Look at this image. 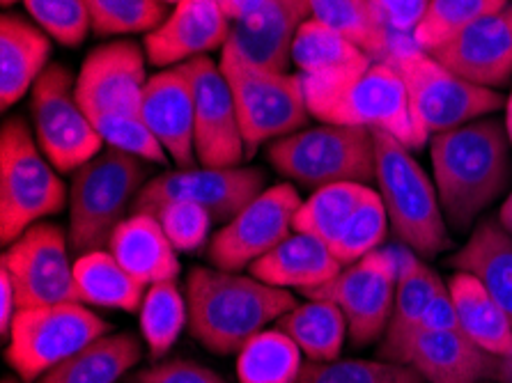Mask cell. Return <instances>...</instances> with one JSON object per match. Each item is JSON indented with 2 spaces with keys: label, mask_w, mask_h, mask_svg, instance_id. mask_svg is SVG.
Masks as SVG:
<instances>
[{
  "label": "cell",
  "mask_w": 512,
  "mask_h": 383,
  "mask_svg": "<svg viewBox=\"0 0 512 383\" xmlns=\"http://www.w3.org/2000/svg\"><path fill=\"white\" fill-rule=\"evenodd\" d=\"M432 182L448 228L469 232L512 184V145L499 117L430 136Z\"/></svg>",
  "instance_id": "obj_1"
},
{
  "label": "cell",
  "mask_w": 512,
  "mask_h": 383,
  "mask_svg": "<svg viewBox=\"0 0 512 383\" xmlns=\"http://www.w3.org/2000/svg\"><path fill=\"white\" fill-rule=\"evenodd\" d=\"M191 338L219 356L239 354L248 340L297 306L290 289L235 271L193 267L186 278Z\"/></svg>",
  "instance_id": "obj_2"
},
{
  "label": "cell",
  "mask_w": 512,
  "mask_h": 383,
  "mask_svg": "<svg viewBox=\"0 0 512 383\" xmlns=\"http://www.w3.org/2000/svg\"><path fill=\"white\" fill-rule=\"evenodd\" d=\"M301 78L308 111L322 124L386 131L409 150H421L430 140L411 111L405 81L389 60Z\"/></svg>",
  "instance_id": "obj_3"
},
{
  "label": "cell",
  "mask_w": 512,
  "mask_h": 383,
  "mask_svg": "<svg viewBox=\"0 0 512 383\" xmlns=\"http://www.w3.org/2000/svg\"><path fill=\"white\" fill-rule=\"evenodd\" d=\"M152 163L138 156L104 147L88 163L72 173L69 184V248L76 255L106 250L115 230L127 214L145 184L150 182Z\"/></svg>",
  "instance_id": "obj_4"
},
{
  "label": "cell",
  "mask_w": 512,
  "mask_h": 383,
  "mask_svg": "<svg viewBox=\"0 0 512 383\" xmlns=\"http://www.w3.org/2000/svg\"><path fill=\"white\" fill-rule=\"evenodd\" d=\"M377 193L389 214L391 232L402 246L432 260L453 246L437 186L398 138L375 129Z\"/></svg>",
  "instance_id": "obj_5"
},
{
  "label": "cell",
  "mask_w": 512,
  "mask_h": 383,
  "mask_svg": "<svg viewBox=\"0 0 512 383\" xmlns=\"http://www.w3.org/2000/svg\"><path fill=\"white\" fill-rule=\"evenodd\" d=\"M69 189L21 117L0 129V239L12 244L35 223L60 214Z\"/></svg>",
  "instance_id": "obj_6"
},
{
  "label": "cell",
  "mask_w": 512,
  "mask_h": 383,
  "mask_svg": "<svg viewBox=\"0 0 512 383\" xmlns=\"http://www.w3.org/2000/svg\"><path fill=\"white\" fill-rule=\"evenodd\" d=\"M267 161L278 175L313 191L340 182L370 186L377 175L375 134L366 127L320 124L269 143Z\"/></svg>",
  "instance_id": "obj_7"
},
{
  "label": "cell",
  "mask_w": 512,
  "mask_h": 383,
  "mask_svg": "<svg viewBox=\"0 0 512 383\" xmlns=\"http://www.w3.org/2000/svg\"><path fill=\"white\" fill-rule=\"evenodd\" d=\"M219 65L235 97L248 156L262 145L306 129L308 117L313 115L308 111L301 74L274 72L255 65L232 44L221 49Z\"/></svg>",
  "instance_id": "obj_8"
},
{
  "label": "cell",
  "mask_w": 512,
  "mask_h": 383,
  "mask_svg": "<svg viewBox=\"0 0 512 383\" xmlns=\"http://www.w3.org/2000/svg\"><path fill=\"white\" fill-rule=\"evenodd\" d=\"M389 62L405 81L411 111L428 136L494 115L503 106L501 92L464 81L418 49L409 35H400Z\"/></svg>",
  "instance_id": "obj_9"
},
{
  "label": "cell",
  "mask_w": 512,
  "mask_h": 383,
  "mask_svg": "<svg viewBox=\"0 0 512 383\" xmlns=\"http://www.w3.org/2000/svg\"><path fill=\"white\" fill-rule=\"evenodd\" d=\"M108 333L111 324L85 303L21 308L5 340V358L23 383H37L53 367Z\"/></svg>",
  "instance_id": "obj_10"
},
{
  "label": "cell",
  "mask_w": 512,
  "mask_h": 383,
  "mask_svg": "<svg viewBox=\"0 0 512 383\" xmlns=\"http://www.w3.org/2000/svg\"><path fill=\"white\" fill-rule=\"evenodd\" d=\"M30 117L37 143L58 173L72 175L106 147L76 97V76L58 62L30 90Z\"/></svg>",
  "instance_id": "obj_11"
},
{
  "label": "cell",
  "mask_w": 512,
  "mask_h": 383,
  "mask_svg": "<svg viewBox=\"0 0 512 383\" xmlns=\"http://www.w3.org/2000/svg\"><path fill=\"white\" fill-rule=\"evenodd\" d=\"M395 283H398L395 248H379L347 264L331 283L308 292L306 299L336 303L347 319L349 342L354 347H368L384 338L389 328Z\"/></svg>",
  "instance_id": "obj_12"
},
{
  "label": "cell",
  "mask_w": 512,
  "mask_h": 383,
  "mask_svg": "<svg viewBox=\"0 0 512 383\" xmlns=\"http://www.w3.org/2000/svg\"><path fill=\"white\" fill-rule=\"evenodd\" d=\"M67 232L53 223H35L19 239L7 244L0 271L10 276L19 310L58 303H81L69 260Z\"/></svg>",
  "instance_id": "obj_13"
},
{
  "label": "cell",
  "mask_w": 512,
  "mask_h": 383,
  "mask_svg": "<svg viewBox=\"0 0 512 383\" xmlns=\"http://www.w3.org/2000/svg\"><path fill=\"white\" fill-rule=\"evenodd\" d=\"M262 191L265 173L258 168H175L145 184L131 214H157L170 202H191L203 207L214 223H228Z\"/></svg>",
  "instance_id": "obj_14"
},
{
  "label": "cell",
  "mask_w": 512,
  "mask_h": 383,
  "mask_svg": "<svg viewBox=\"0 0 512 383\" xmlns=\"http://www.w3.org/2000/svg\"><path fill=\"white\" fill-rule=\"evenodd\" d=\"M301 202L294 186H269L209 239L207 260L223 271L251 269L294 232Z\"/></svg>",
  "instance_id": "obj_15"
},
{
  "label": "cell",
  "mask_w": 512,
  "mask_h": 383,
  "mask_svg": "<svg viewBox=\"0 0 512 383\" xmlns=\"http://www.w3.org/2000/svg\"><path fill=\"white\" fill-rule=\"evenodd\" d=\"M191 78L196 104V156L198 166L235 168L248 159L242 124L230 83L219 62L198 56L182 62Z\"/></svg>",
  "instance_id": "obj_16"
},
{
  "label": "cell",
  "mask_w": 512,
  "mask_h": 383,
  "mask_svg": "<svg viewBox=\"0 0 512 383\" xmlns=\"http://www.w3.org/2000/svg\"><path fill=\"white\" fill-rule=\"evenodd\" d=\"M147 62L145 49L131 39H115L85 56L76 97L90 120L104 113H141Z\"/></svg>",
  "instance_id": "obj_17"
},
{
  "label": "cell",
  "mask_w": 512,
  "mask_h": 383,
  "mask_svg": "<svg viewBox=\"0 0 512 383\" xmlns=\"http://www.w3.org/2000/svg\"><path fill=\"white\" fill-rule=\"evenodd\" d=\"M428 53L478 88H506L512 81V3Z\"/></svg>",
  "instance_id": "obj_18"
},
{
  "label": "cell",
  "mask_w": 512,
  "mask_h": 383,
  "mask_svg": "<svg viewBox=\"0 0 512 383\" xmlns=\"http://www.w3.org/2000/svg\"><path fill=\"white\" fill-rule=\"evenodd\" d=\"M141 117L177 168H196V104L191 78L182 65L147 78Z\"/></svg>",
  "instance_id": "obj_19"
},
{
  "label": "cell",
  "mask_w": 512,
  "mask_h": 383,
  "mask_svg": "<svg viewBox=\"0 0 512 383\" xmlns=\"http://www.w3.org/2000/svg\"><path fill=\"white\" fill-rule=\"evenodd\" d=\"M230 19L216 0H182L159 28L145 35L143 49L150 65L177 67L209 51L223 49L230 39Z\"/></svg>",
  "instance_id": "obj_20"
},
{
  "label": "cell",
  "mask_w": 512,
  "mask_h": 383,
  "mask_svg": "<svg viewBox=\"0 0 512 383\" xmlns=\"http://www.w3.org/2000/svg\"><path fill=\"white\" fill-rule=\"evenodd\" d=\"M402 363L414 367L428 383H496L501 358L480 349L457 328L411 335Z\"/></svg>",
  "instance_id": "obj_21"
},
{
  "label": "cell",
  "mask_w": 512,
  "mask_h": 383,
  "mask_svg": "<svg viewBox=\"0 0 512 383\" xmlns=\"http://www.w3.org/2000/svg\"><path fill=\"white\" fill-rule=\"evenodd\" d=\"M308 19V0H265L260 10L232 23L228 44L255 65L287 72L292 62L294 37Z\"/></svg>",
  "instance_id": "obj_22"
},
{
  "label": "cell",
  "mask_w": 512,
  "mask_h": 383,
  "mask_svg": "<svg viewBox=\"0 0 512 383\" xmlns=\"http://www.w3.org/2000/svg\"><path fill=\"white\" fill-rule=\"evenodd\" d=\"M395 257H398V283H395L391 322L384 333L382 347H379V358L402 363L407 342L421 322L423 312L446 285L439 273L407 246H395Z\"/></svg>",
  "instance_id": "obj_23"
},
{
  "label": "cell",
  "mask_w": 512,
  "mask_h": 383,
  "mask_svg": "<svg viewBox=\"0 0 512 383\" xmlns=\"http://www.w3.org/2000/svg\"><path fill=\"white\" fill-rule=\"evenodd\" d=\"M340 271L343 264L333 255V250L317 237L301 232H292L271 253L251 264V276L260 278L262 283L281 289H299L304 296L331 283Z\"/></svg>",
  "instance_id": "obj_24"
},
{
  "label": "cell",
  "mask_w": 512,
  "mask_h": 383,
  "mask_svg": "<svg viewBox=\"0 0 512 383\" xmlns=\"http://www.w3.org/2000/svg\"><path fill=\"white\" fill-rule=\"evenodd\" d=\"M51 37L28 19L5 12L0 19V106L3 111L33 90L49 67Z\"/></svg>",
  "instance_id": "obj_25"
},
{
  "label": "cell",
  "mask_w": 512,
  "mask_h": 383,
  "mask_svg": "<svg viewBox=\"0 0 512 383\" xmlns=\"http://www.w3.org/2000/svg\"><path fill=\"white\" fill-rule=\"evenodd\" d=\"M106 250L143 287L180 276L177 250L166 237L159 218L152 214H131L127 221H122Z\"/></svg>",
  "instance_id": "obj_26"
},
{
  "label": "cell",
  "mask_w": 512,
  "mask_h": 383,
  "mask_svg": "<svg viewBox=\"0 0 512 383\" xmlns=\"http://www.w3.org/2000/svg\"><path fill=\"white\" fill-rule=\"evenodd\" d=\"M448 264L478 278L512 322V234L499 218H480Z\"/></svg>",
  "instance_id": "obj_27"
},
{
  "label": "cell",
  "mask_w": 512,
  "mask_h": 383,
  "mask_svg": "<svg viewBox=\"0 0 512 383\" xmlns=\"http://www.w3.org/2000/svg\"><path fill=\"white\" fill-rule=\"evenodd\" d=\"M448 294L457 312L460 331L492 356H512V322L490 292L471 273L455 271L448 280Z\"/></svg>",
  "instance_id": "obj_28"
},
{
  "label": "cell",
  "mask_w": 512,
  "mask_h": 383,
  "mask_svg": "<svg viewBox=\"0 0 512 383\" xmlns=\"http://www.w3.org/2000/svg\"><path fill=\"white\" fill-rule=\"evenodd\" d=\"M141 340L131 331L108 333L65 363L53 367L37 383H118L141 363Z\"/></svg>",
  "instance_id": "obj_29"
},
{
  "label": "cell",
  "mask_w": 512,
  "mask_h": 383,
  "mask_svg": "<svg viewBox=\"0 0 512 383\" xmlns=\"http://www.w3.org/2000/svg\"><path fill=\"white\" fill-rule=\"evenodd\" d=\"M278 331L297 342L308 361H336L349 338L347 319L336 303L308 299L276 322Z\"/></svg>",
  "instance_id": "obj_30"
},
{
  "label": "cell",
  "mask_w": 512,
  "mask_h": 383,
  "mask_svg": "<svg viewBox=\"0 0 512 383\" xmlns=\"http://www.w3.org/2000/svg\"><path fill=\"white\" fill-rule=\"evenodd\" d=\"M74 278L81 303L108 310H141L147 287L131 278L108 250H92L74 262Z\"/></svg>",
  "instance_id": "obj_31"
},
{
  "label": "cell",
  "mask_w": 512,
  "mask_h": 383,
  "mask_svg": "<svg viewBox=\"0 0 512 383\" xmlns=\"http://www.w3.org/2000/svg\"><path fill=\"white\" fill-rule=\"evenodd\" d=\"M308 5L310 17L347 37L372 60L391 58L400 35L386 28L368 0H308Z\"/></svg>",
  "instance_id": "obj_32"
},
{
  "label": "cell",
  "mask_w": 512,
  "mask_h": 383,
  "mask_svg": "<svg viewBox=\"0 0 512 383\" xmlns=\"http://www.w3.org/2000/svg\"><path fill=\"white\" fill-rule=\"evenodd\" d=\"M370 62L368 53L313 17L304 21L292 44V65L299 69L301 76L361 69Z\"/></svg>",
  "instance_id": "obj_33"
},
{
  "label": "cell",
  "mask_w": 512,
  "mask_h": 383,
  "mask_svg": "<svg viewBox=\"0 0 512 383\" xmlns=\"http://www.w3.org/2000/svg\"><path fill=\"white\" fill-rule=\"evenodd\" d=\"M141 335L154 363L164 361L189 324V303L175 280L147 287L141 303Z\"/></svg>",
  "instance_id": "obj_34"
},
{
  "label": "cell",
  "mask_w": 512,
  "mask_h": 383,
  "mask_svg": "<svg viewBox=\"0 0 512 383\" xmlns=\"http://www.w3.org/2000/svg\"><path fill=\"white\" fill-rule=\"evenodd\" d=\"M301 349L283 331H260L237 354L239 383H292L301 365Z\"/></svg>",
  "instance_id": "obj_35"
},
{
  "label": "cell",
  "mask_w": 512,
  "mask_h": 383,
  "mask_svg": "<svg viewBox=\"0 0 512 383\" xmlns=\"http://www.w3.org/2000/svg\"><path fill=\"white\" fill-rule=\"evenodd\" d=\"M368 189L370 186L366 184L340 182L313 191L308 200L301 202L297 216H294V232L310 234L331 246Z\"/></svg>",
  "instance_id": "obj_36"
},
{
  "label": "cell",
  "mask_w": 512,
  "mask_h": 383,
  "mask_svg": "<svg viewBox=\"0 0 512 383\" xmlns=\"http://www.w3.org/2000/svg\"><path fill=\"white\" fill-rule=\"evenodd\" d=\"M508 3L510 0H430L421 23L411 33V42L423 51L437 49L471 23L503 10Z\"/></svg>",
  "instance_id": "obj_37"
},
{
  "label": "cell",
  "mask_w": 512,
  "mask_h": 383,
  "mask_svg": "<svg viewBox=\"0 0 512 383\" xmlns=\"http://www.w3.org/2000/svg\"><path fill=\"white\" fill-rule=\"evenodd\" d=\"M292 383H425L414 367L393 361H361V358H336V361H304Z\"/></svg>",
  "instance_id": "obj_38"
},
{
  "label": "cell",
  "mask_w": 512,
  "mask_h": 383,
  "mask_svg": "<svg viewBox=\"0 0 512 383\" xmlns=\"http://www.w3.org/2000/svg\"><path fill=\"white\" fill-rule=\"evenodd\" d=\"M389 230L391 223L382 198H379L375 189H368V193L359 202V207L347 218L345 228L340 230L336 241L329 248L338 257V262L347 267V264L361 260V257H366L372 250H379Z\"/></svg>",
  "instance_id": "obj_39"
},
{
  "label": "cell",
  "mask_w": 512,
  "mask_h": 383,
  "mask_svg": "<svg viewBox=\"0 0 512 383\" xmlns=\"http://www.w3.org/2000/svg\"><path fill=\"white\" fill-rule=\"evenodd\" d=\"M88 3L92 33L99 37L147 35L159 28L166 14L161 0H85Z\"/></svg>",
  "instance_id": "obj_40"
},
{
  "label": "cell",
  "mask_w": 512,
  "mask_h": 383,
  "mask_svg": "<svg viewBox=\"0 0 512 383\" xmlns=\"http://www.w3.org/2000/svg\"><path fill=\"white\" fill-rule=\"evenodd\" d=\"M106 147L138 156L154 166H168L170 156L147 127L141 113H104L92 117Z\"/></svg>",
  "instance_id": "obj_41"
},
{
  "label": "cell",
  "mask_w": 512,
  "mask_h": 383,
  "mask_svg": "<svg viewBox=\"0 0 512 383\" xmlns=\"http://www.w3.org/2000/svg\"><path fill=\"white\" fill-rule=\"evenodd\" d=\"M33 21L53 42L81 46L92 33V21L85 0H23Z\"/></svg>",
  "instance_id": "obj_42"
},
{
  "label": "cell",
  "mask_w": 512,
  "mask_h": 383,
  "mask_svg": "<svg viewBox=\"0 0 512 383\" xmlns=\"http://www.w3.org/2000/svg\"><path fill=\"white\" fill-rule=\"evenodd\" d=\"M161 228L177 253H198L209 244V230H212V216L203 207L191 202H170L161 207L157 214Z\"/></svg>",
  "instance_id": "obj_43"
},
{
  "label": "cell",
  "mask_w": 512,
  "mask_h": 383,
  "mask_svg": "<svg viewBox=\"0 0 512 383\" xmlns=\"http://www.w3.org/2000/svg\"><path fill=\"white\" fill-rule=\"evenodd\" d=\"M129 383H226L209 367L189 358H173V361H157L152 367L136 372Z\"/></svg>",
  "instance_id": "obj_44"
},
{
  "label": "cell",
  "mask_w": 512,
  "mask_h": 383,
  "mask_svg": "<svg viewBox=\"0 0 512 383\" xmlns=\"http://www.w3.org/2000/svg\"><path fill=\"white\" fill-rule=\"evenodd\" d=\"M377 17L391 28L395 35H409L421 23L430 0H368Z\"/></svg>",
  "instance_id": "obj_45"
},
{
  "label": "cell",
  "mask_w": 512,
  "mask_h": 383,
  "mask_svg": "<svg viewBox=\"0 0 512 383\" xmlns=\"http://www.w3.org/2000/svg\"><path fill=\"white\" fill-rule=\"evenodd\" d=\"M460 328V322H457V312L453 306L451 294H448V285L446 289L434 296L428 310L423 312L421 322L416 326V333H437V331H457ZM411 340V338H409Z\"/></svg>",
  "instance_id": "obj_46"
},
{
  "label": "cell",
  "mask_w": 512,
  "mask_h": 383,
  "mask_svg": "<svg viewBox=\"0 0 512 383\" xmlns=\"http://www.w3.org/2000/svg\"><path fill=\"white\" fill-rule=\"evenodd\" d=\"M19 312L17 292L10 276L5 271H0V338L7 340V335L12 331V322Z\"/></svg>",
  "instance_id": "obj_47"
},
{
  "label": "cell",
  "mask_w": 512,
  "mask_h": 383,
  "mask_svg": "<svg viewBox=\"0 0 512 383\" xmlns=\"http://www.w3.org/2000/svg\"><path fill=\"white\" fill-rule=\"evenodd\" d=\"M223 14L230 19V23L246 19L248 14H253L255 10H260L265 5V0H216Z\"/></svg>",
  "instance_id": "obj_48"
},
{
  "label": "cell",
  "mask_w": 512,
  "mask_h": 383,
  "mask_svg": "<svg viewBox=\"0 0 512 383\" xmlns=\"http://www.w3.org/2000/svg\"><path fill=\"white\" fill-rule=\"evenodd\" d=\"M499 223L512 234V191L506 195V200H503L499 209Z\"/></svg>",
  "instance_id": "obj_49"
},
{
  "label": "cell",
  "mask_w": 512,
  "mask_h": 383,
  "mask_svg": "<svg viewBox=\"0 0 512 383\" xmlns=\"http://www.w3.org/2000/svg\"><path fill=\"white\" fill-rule=\"evenodd\" d=\"M496 383H512V356L501 358L499 379H496Z\"/></svg>",
  "instance_id": "obj_50"
},
{
  "label": "cell",
  "mask_w": 512,
  "mask_h": 383,
  "mask_svg": "<svg viewBox=\"0 0 512 383\" xmlns=\"http://www.w3.org/2000/svg\"><path fill=\"white\" fill-rule=\"evenodd\" d=\"M503 124H506V131H508V138H510V145H512V92H510V97L506 101V120H503Z\"/></svg>",
  "instance_id": "obj_51"
},
{
  "label": "cell",
  "mask_w": 512,
  "mask_h": 383,
  "mask_svg": "<svg viewBox=\"0 0 512 383\" xmlns=\"http://www.w3.org/2000/svg\"><path fill=\"white\" fill-rule=\"evenodd\" d=\"M161 3H170V5H180L182 0H161Z\"/></svg>",
  "instance_id": "obj_52"
},
{
  "label": "cell",
  "mask_w": 512,
  "mask_h": 383,
  "mask_svg": "<svg viewBox=\"0 0 512 383\" xmlns=\"http://www.w3.org/2000/svg\"><path fill=\"white\" fill-rule=\"evenodd\" d=\"M14 3H17V0H3L5 7H10V5H14Z\"/></svg>",
  "instance_id": "obj_53"
},
{
  "label": "cell",
  "mask_w": 512,
  "mask_h": 383,
  "mask_svg": "<svg viewBox=\"0 0 512 383\" xmlns=\"http://www.w3.org/2000/svg\"><path fill=\"white\" fill-rule=\"evenodd\" d=\"M3 383H17V381H14V377H5Z\"/></svg>",
  "instance_id": "obj_54"
},
{
  "label": "cell",
  "mask_w": 512,
  "mask_h": 383,
  "mask_svg": "<svg viewBox=\"0 0 512 383\" xmlns=\"http://www.w3.org/2000/svg\"><path fill=\"white\" fill-rule=\"evenodd\" d=\"M473 383H494V381H473Z\"/></svg>",
  "instance_id": "obj_55"
}]
</instances>
